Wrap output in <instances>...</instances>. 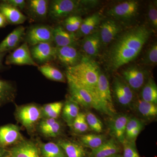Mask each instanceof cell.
Returning <instances> with one entry per match:
<instances>
[{
  "label": "cell",
  "instance_id": "obj_1",
  "mask_svg": "<svg viewBox=\"0 0 157 157\" xmlns=\"http://www.w3.org/2000/svg\"><path fill=\"white\" fill-rule=\"evenodd\" d=\"M152 31L140 24L121 32L112 42L107 53V65L112 71L135 60L151 36Z\"/></svg>",
  "mask_w": 157,
  "mask_h": 157
},
{
  "label": "cell",
  "instance_id": "obj_2",
  "mask_svg": "<svg viewBox=\"0 0 157 157\" xmlns=\"http://www.w3.org/2000/svg\"><path fill=\"white\" fill-rule=\"evenodd\" d=\"M100 72V68L94 61L83 56L78 65L67 68L66 76L67 79L89 90L98 98L97 89Z\"/></svg>",
  "mask_w": 157,
  "mask_h": 157
},
{
  "label": "cell",
  "instance_id": "obj_3",
  "mask_svg": "<svg viewBox=\"0 0 157 157\" xmlns=\"http://www.w3.org/2000/svg\"><path fill=\"white\" fill-rule=\"evenodd\" d=\"M97 3L95 1L52 0L49 1L48 16L54 21L63 20L69 16L78 15Z\"/></svg>",
  "mask_w": 157,
  "mask_h": 157
},
{
  "label": "cell",
  "instance_id": "obj_4",
  "mask_svg": "<svg viewBox=\"0 0 157 157\" xmlns=\"http://www.w3.org/2000/svg\"><path fill=\"white\" fill-rule=\"evenodd\" d=\"M67 79L70 98L79 105L87 108H94L100 112L109 115L98 97L90 90Z\"/></svg>",
  "mask_w": 157,
  "mask_h": 157
},
{
  "label": "cell",
  "instance_id": "obj_5",
  "mask_svg": "<svg viewBox=\"0 0 157 157\" xmlns=\"http://www.w3.org/2000/svg\"><path fill=\"white\" fill-rule=\"evenodd\" d=\"M14 116L29 133H33L42 118V107L34 103L17 106Z\"/></svg>",
  "mask_w": 157,
  "mask_h": 157
},
{
  "label": "cell",
  "instance_id": "obj_6",
  "mask_svg": "<svg viewBox=\"0 0 157 157\" xmlns=\"http://www.w3.org/2000/svg\"><path fill=\"white\" fill-rule=\"evenodd\" d=\"M53 28L46 25L32 26L26 31L25 36V42L34 46L39 43L53 42Z\"/></svg>",
  "mask_w": 157,
  "mask_h": 157
},
{
  "label": "cell",
  "instance_id": "obj_7",
  "mask_svg": "<svg viewBox=\"0 0 157 157\" xmlns=\"http://www.w3.org/2000/svg\"><path fill=\"white\" fill-rule=\"evenodd\" d=\"M139 6L137 1H124L110 8L107 11V14L117 20H128L136 16Z\"/></svg>",
  "mask_w": 157,
  "mask_h": 157
},
{
  "label": "cell",
  "instance_id": "obj_8",
  "mask_svg": "<svg viewBox=\"0 0 157 157\" xmlns=\"http://www.w3.org/2000/svg\"><path fill=\"white\" fill-rule=\"evenodd\" d=\"M97 90L101 104L107 109L110 116H114L116 112L113 102L109 80L106 75L101 71L99 73Z\"/></svg>",
  "mask_w": 157,
  "mask_h": 157
},
{
  "label": "cell",
  "instance_id": "obj_9",
  "mask_svg": "<svg viewBox=\"0 0 157 157\" xmlns=\"http://www.w3.org/2000/svg\"><path fill=\"white\" fill-rule=\"evenodd\" d=\"M5 64L8 65H29L39 67V65L34 60L28 44L26 42L14 49L6 57Z\"/></svg>",
  "mask_w": 157,
  "mask_h": 157
},
{
  "label": "cell",
  "instance_id": "obj_10",
  "mask_svg": "<svg viewBox=\"0 0 157 157\" xmlns=\"http://www.w3.org/2000/svg\"><path fill=\"white\" fill-rule=\"evenodd\" d=\"M6 157H42L37 143L24 139L9 149Z\"/></svg>",
  "mask_w": 157,
  "mask_h": 157
},
{
  "label": "cell",
  "instance_id": "obj_11",
  "mask_svg": "<svg viewBox=\"0 0 157 157\" xmlns=\"http://www.w3.org/2000/svg\"><path fill=\"white\" fill-rule=\"evenodd\" d=\"M83 57L76 45L56 47V59L67 68L78 65Z\"/></svg>",
  "mask_w": 157,
  "mask_h": 157
},
{
  "label": "cell",
  "instance_id": "obj_12",
  "mask_svg": "<svg viewBox=\"0 0 157 157\" xmlns=\"http://www.w3.org/2000/svg\"><path fill=\"white\" fill-rule=\"evenodd\" d=\"M23 139L20 129L17 125L11 124L0 126V147L7 149Z\"/></svg>",
  "mask_w": 157,
  "mask_h": 157
},
{
  "label": "cell",
  "instance_id": "obj_13",
  "mask_svg": "<svg viewBox=\"0 0 157 157\" xmlns=\"http://www.w3.org/2000/svg\"><path fill=\"white\" fill-rule=\"evenodd\" d=\"M123 79L133 90H138L145 84L147 75L145 70L137 66L127 68L122 72Z\"/></svg>",
  "mask_w": 157,
  "mask_h": 157
},
{
  "label": "cell",
  "instance_id": "obj_14",
  "mask_svg": "<svg viewBox=\"0 0 157 157\" xmlns=\"http://www.w3.org/2000/svg\"><path fill=\"white\" fill-rule=\"evenodd\" d=\"M113 90L114 98L121 105L128 106L133 102L134 98L133 90L123 78H114Z\"/></svg>",
  "mask_w": 157,
  "mask_h": 157
},
{
  "label": "cell",
  "instance_id": "obj_15",
  "mask_svg": "<svg viewBox=\"0 0 157 157\" xmlns=\"http://www.w3.org/2000/svg\"><path fill=\"white\" fill-rule=\"evenodd\" d=\"M31 55L35 62L40 64L48 63L56 59V47L52 43H39L30 48Z\"/></svg>",
  "mask_w": 157,
  "mask_h": 157
},
{
  "label": "cell",
  "instance_id": "obj_16",
  "mask_svg": "<svg viewBox=\"0 0 157 157\" xmlns=\"http://www.w3.org/2000/svg\"><path fill=\"white\" fill-rule=\"evenodd\" d=\"M99 33L101 44L107 45L112 43L121 32V27L116 21L112 19L105 20L101 22Z\"/></svg>",
  "mask_w": 157,
  "mask_h": 157
},
{
  "label": "cell",
  "instance_id": "obj_17",
  "mask_svg": "<svg viewBox=\"0 0 157 157\" xmlns=\"http://www.w3.org/2000/svg\"><path fill=\"white\" fill-rule=\"evenodd\" d=\"M25 34V27L19 25L14 29L0 43V53H6L17 48Z\"/></svg>",
  "mask_w": 157,
  "mask_h": 157
},
{
  "label": "cell",
  "instance_id": "obj_18",
  "mask_svg": "<svg viewBox=\"0 0 157 157\" xmlns=\"http://www.w3.org/2000/svg\"><path fill=\"white\" fill-rule=\"evenodd\" d=\"M130 117L127 114H120L114 117L109 124V132L118 142L122 144L125 140L126 129Z\"/></svg>",
  "mask_w": 157,
  "mask_h": 157
},
{
  "label": "cell",
  "instance_id": "obj_19",
  "mask_svg": "<svg viewBox=\"0 0 157 157\" xmlns=\"http://www.w3.org/2000/svg\"><path fill=\"white\" fill-rule=\"evenodd\" d=\"M0 13L4 15L8 24L20 25L26 20L27 17L20 10L5 2L0 1Z\"/></svg>",
  "mask_w": 157,
  "mask_h": 157
},
{
  "label": "cell",
  "instance_id": "obj_20",
  "mask_svg": "<svg viewBox=\"0 0 157 157\" xmlns=\"http://www.w3.org/2000/svg\"><path fill=\"white\" fill-rule=\"evenodd\" d=\"M121 151L119 144L115 138L107 140L102 145L95 149L92 150L89 157H109L119 154Z\"/></svg>",
  "mask_w": 157,
  "mask_h": 157
},
{
  "label": "cell",
  "instance_id": "obj_21",
  "mask_svg": "<svg viewBox=\"0 0 157 157\" xmlns=\"http://www.w3.org/2000/svg\"><path fill=\"white\" fill-rule=\"evenodd\" d=\"M53 42L56 47H62L69 45H76L77 39L75 34L66 30L62 25L53 28Z\"/></svg>",
  "mask_w": 157,
  "mask_h": 157
},
{
  "label": "cell",
  "instance_id": "obj_22",
  "mask_svg": "<svg viewBox=\"0 0 157 157\" xmlns=\"http://www.w3.org/2000/svg\"><path fill=\"white\" fill-rule=\"evenodd\" d=\"M49 1L48 0H29L26 7L31 17L36 20H43L48 15Z\"/></svg>",
  "mask_w": 157,
  "mask_h": 157
},
{
  "label": "cell",
  "instance_id": "obj_23",
  "mask_svg": "<svg viewBox=\"0 0 157 157\" xmlns=\"http://www.w3.org/2000/svg\"><path fill=\"white\" fill-rule=\"evenodd\" d=\"M101 44L99 31H96L84 37L81 42V48L89 56H96L99 53Z\"/></svg>",
  "mask_w": 157,
  "mask_h": 157
},
{
  "label": "cell",
  "instance_id": "obj_24",
  "mask_svg": "<svg viewBox=\"0 0 157 157\" xmlns=\"http://www.w3.org/2000/svg\"><path fill=\"white\" fill-rule=\"evenodd\" d=\"M101 17L99 13H95L83 19L79 29L75 35L77 40L95 32L100 25Z\"/></svg>",
  "mask_w": 157,
  "mask_h": 157
},
{
  "label": "cell",
  "instance_id": "obj_25",
  "mask_svg": "<svg viewBox=\"0 0 157 157\" xmlns=\"http://www.w3.org/2000/svg\"><path fill=\"white\" fill-rule=\"evenodd\" d=\"M56 143L63 150L67 157H87V152L80 143L65 139H59Z\"/></svg>",
  "mask_w": 157,
  "mask_h": 157
},
{
  "label": "cell",
  "instance_id": "obj_26",
  "mask_svg": "<svg viewBox=\"0 0 157 157\" xmlns=\"http://www.w3.org/2000/svg\"><path fill=\"white\" fill-rule=\"evenodd\" d=\"M62 112L63 119L70 128L80 112L79 105L70 97H69L63 104Z\"/></svg>",
  "mask_w": 157,
  "mask_h": 157
},
{
  "label": "cell",
  "instance_id": "obj_27",
  "mask_svg": "<svg viewBox=\"0 0 157 157\" xmlns=\"http://www.w3.org/2000/svg\"><path fill=\"white\" fill-rule=\"evenodd\" d=\"M16 96V89L11 82L0 79V107L13 102Z\"/></svg>",
  "mask_w": 157,
  "mask_h": 157
},
{
  "label": "cell",
  "instance_id": "obj_28",
  "mask_svg": "<svg viewBox=\"0 0 157 157\" xmlns=\"http://www.w3.org/2000/svg\"><path fill=\"white\" fill-rule=\"evenodd\" d=\"M42 157H67L63 150L56 142L37 143Z\"/></svg>",
  "mask_w": 157,
  "mask_h": 157
},
{
  "label": "cell",
  "instance_id": "obj_29",
  "mask_svg": "<svg viewBox=\"0 0 157 157\" xmlns=\"http://www.w3.org/2000/svg\"><path fill=\"white\" fill-rule=\"evenodd\" d=\"M38 69L43 76L50 80L62 82H66V78L63 73L50 64L46 63L39 66Z\"/></svg>",
  "mask_w": 157,
  "mask_h": 157
},
{
  "label": "cell",
  "instance_id": "obj_30",
  "mask_svg": "<svg viewBox=\"0 0 157 157\" xmlns=\"http://www.w3.org/2000/svg\"><path fill=\"white\" fill-rule=\"evenodd\" d=\"M136 110L140 115L146 118H154L157 115L156 104L139 99L135 103Z\"/></svg>",
  "mask_w": 157,
  "mask_h": 157
},
{
  "label": "cell",
  "instance_id": "obj_31",
  "mask_svg": "<svg viewBox=\"0 0 157 157\" xmlns=\"http://www.w3.org/2000/svg\"><path fill=\"white\" fill-rule=\"evenodd\" d=\"M107 140L106 136L103 135L86 134L81 135L79 137V140L82 145L92 150L98 148Z\"/></svg>",
  "mask_w": 157,
  "mask_h": 157
},
{
  "label": "cell",
  "instance_id": "obj_32",
  "mask_svg": "<svg viewBox=\"0 0 157 157\" xmlns=\"http://www.w3.org/2000/svg\"><path fill=\"white\" fill-rule=\"evenodd\" d=\"M141 99L152 104H157V86L152 78H149L143 86Z\"/></svg>",
  "mask_w": 157,
  "mask_h": 157
},
{
  "label": "cell",
  "instance_id": "obj_33",
  "mask_svg": "<svg viewBox=\"0 0 157 157\" xmlns=\"http://www.w3.org/2000/svg\"><path fill=\"white\" fill-rule=\"evenodd\" d=\"M63 103L62 101L45 104L42 107V118L57 119L62 112Z\"/></svg>",
  "mask_w": 157,
  "mask_h": 157
},
{
  "label": "cell",
  "instance_id": "obj_34",
  "mask_svg": "<svg viewBox=\"0 0 157 157\" xmlns=\"http://www.w3.org/2000/svg\"><path fill=\"white\" fill-rule=\"evenodd\" d=\"M63 128L61 122L58 119L55 122L45 128L38 129V131L43 137L48 138L56 137L62 134Z\"/></svg>",
  "mask_w": 157,
  "mask_h": 157
},
{
  "label": "cell",
  "instance_id": "obj_35",
  "mask_svg": "<svg viewBox=\"0 0 157 157\" xmlns=\"http://www.w3.org/2000/svg\"><path fill=\"white\" fill-rule=\"evenodd\" d=\"M83 19L79 15L69 16L63 21V27L71 33H75L79 29Z\"/></svg>",
  "mask_w": 157,
  "mask_h": 157
},
{
  "label": "cell",
  "instance_id": "obj_36",
  "mask_svg": "<svg viewBox=\"0 0 157 157\" xmlns=\"http://www.w3.org/2000/svg\"><path fill=\"white\" fill-rule=\"evenodd\" d=\"M70 128L77 134H82L87 132L89 128L86 119L85 113L79 112Z\"/></svg>",
  "mask_w": 157,
  "mask_h": 157
},
{
  "label": "cell",
  "instance_id": "obj_37",
  "mask_svg": "<svg viewBox=\"0 0 157 157\" xmlns=\"http://www.w3.org/2000/svg\"><path fill=\"white\" fill-rule=\"evenodd\" d=\"M142 63L147 66H154L157 63V43L156 41L150 45L145 52Z\"/></svg>",
  "mask_w": 157,
  "mask_h": 157
},
{
  "label": "cell",
  "instance_id": "obj_38",
  "mask_svg": "<svg viewBox=\"0 0 157 157\" xmlns=\"http://www.w3.org/2000/svg\"><path fill=\"white\" fill-rule=\"evenodd\" d=\"M85 115L89 128L96 133H101L103 130V124L101 121L94 114L89 111L85 113Z\"/></svg>",
  "mask_w": 157,
  "mask_h": 157
},
{
  "label": "cell",
  "instance_id": "obj_39",
  "mask_svg": "<svg viewBox=\"0 0 157 157\" xmlns=\"http://www.w3.org/2000/svg\"><path fill=\"white\" fill-rule=\"evenodd\" d=\"M122 145L123 146V157H140L135 143L125 140Z\"/></svg>",
  "mask_w": 157,
  "mask_h": 157
},
{
  "label": "cell",
  "instance_id": "obj_40",
  "mask_svg": "<svg viewBox=\"0 0 157 157\" xmlns=\"http://www.w3.org/2000/svg\"><path fill=\"white\" fill-rule=\"evenodd\" d=\"M148 20L152 27L154 29L157 28V6L153 3H150L147 12Z\"/></svg>",
  "mask_w": 157,
  "mask_h": 157
},
{
  "label": "cell",
  "instance_id": "obj_41",
  "mask_svg": "<svg viewBox=\"0 0 157 157\" xmlns=\"http://www.w3.org/2000/svg\"><path fill=\"white\" fill-rule=\"evenodd\" d=\"M141 126L144 125L141 121L136 117L130 118L127 124L125 137L134 129Z\"/></svg>",
  "mask_w": 157,
  "mask_h": 157
},
{
  "label": "cell",
  "instance_id": "obj_42",
  "mask_svg": "<svg viewBox=\"0 0 157 157\" xmlns=\"http://www.w3.org/2000/svg\"><path fill=\"white\" fill-rule=\"evenodd\" d=\"M144 126L138 127L137 128L134 129L133 131L130 132V133L126 136V141H128L130 142H133L135 143V140L137 138V136L139 135L140 132L142 131Z\"/></svg>",
  "mask_w": 157,
  "mask_h": 157
},
{
  "label": "cell",
  "instance_id": "obj_43",
  "mask_svg": "<svg viewBox=\"0 0 157 157\" xmlns=\"http://www.w3.org/2000/svg\"><path fill=\"white\" fill-rule=\"evenodd\" d=\"M5 2L17 8L19 10H23L26 6V2L25 0H3Z\"/></svg>",
  "mask_w": 157,
  "mask_h": 157
},
{
  "label": "cell",
  "instance_id": "obj_44",
  "mask_svg": "<svg viewBox=\"0 0 157 157\" xmlns=\"http://www.w3.org/2000/svg\"><path fill=\"white\" fill-rule=\"evenodd\" d=\"M9 24L2 14L0 13V28H4Z\"/></svg>",
  "mask_w": 157,
  "mask_h": 157
},
{
  "label": "cell",
  "instance_id": "obj_45",
  "mask_svg": "<svg viewBox=\"0 0 157 157\" xmlns=\"http://www.w3.org/2000/svg\"><path fill=\"white\" fill-rule=\"evenodd\" d=\"M7 53H0V71L4 68V65H3V60L5 56Z\"/></svg>",
  "mask_w": 157,
  "mask_h": 157
},
{
  "label": "cell",
  "instance_id": "obj_46",
  "mask_svg": "<svg viewBox=\"0 0 157 157\" xmlns=\"http://www.w3.org/2000/svg\"><path fill=\"white\" fill-rule=\"evenodd\" d=\"M7 149L0 147V157H6Z\"/></svg>",
  "mask_w": 157,
  "mask_h": 157
},
{
  "label": "cell",
  "instance_id": "obj_47",
  "mask_svg": "<svg viewBox=\"0 0 157 157\" xmlns=\"http://www.w3.org/2000/svg\"><path fill=\"white\" fill-rule=\"evenodd\" d=\"M109 157H123V156L122 155H121L120 154H119L113 155H112L111 156Z\"/></svg>",
  "mask_w": 157,
  "mask_h": 157
}]
</instances>
